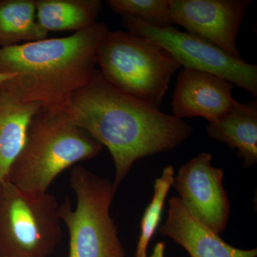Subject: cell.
Returning a JSON list of instances; mask_svg holds the SVG:
<instances>
[{"label":"cell","mask_w":257,"mask_h":257,"mask_svg":"<svg viewBox=\"0 0 257 257\" xmlns=\"http://www.w3.org/2000/svg\"><path fill=\"white\" fill-rule=\"evenodd\" d=\"M62 109L74 124L109 150L116 190L137 161L174 150L193 133L184 120L113 87L99 70Z\"/></svg>","instance_id":"cell-1"},{"label":"cell","mask_w":257,"mask_h":257,"mask_svg":"<svg viewBox=\"0 0 257 257\" xmlns=\"http://www.w3.org/2000/svg\"><path fill=\"white\" fill-rule=\"evenodd\" d=\"M109 31L96 23L69 36L0 47V72L16 77L2 84L26 102L62 109L97 69V55Z\"/></svg>","instance_id":"cell-2"},{"label":"cell","mask_w":257,"mask_h":257,"mask_svg":"<svg viewBox=\"0 0 257 257\" xmlns=\"http://www.w3.org/2000/svg\"><path fill=\"white\" fill-rule=\"evenodd\" d=\"M102 150L101 144L74 124L63 109L41 108L30 122L8 182L25 192L43 194L64 171L94 158Z\"/></svg>","instance_id":"cell-3"},{"label":"cell","mask_w":257,"mask_h":257,"mask_svg":"<svg viewBox=\"0 0 257 257\" xmlns=\"http://www.w3.org/2000/svg\"><path fill=\"white\" fill-rule=\"evenodd\" d=\"M97 64L111 85L160 109L173 74L181 67L168 51L146 37L130 32H108Z\"/></svg>","instance_id":"cell-4"},{"label":"cell","mask_w":257,"mask_h":257,"mask_svg":"<svg viewBox=\"0 0 257 257\" xmlns=\"http://www.w3.org/2000/svg\"><path fill=\"white\" fill-rule=\"evenodd\" d=\"M69 184L77 205L73 209L67 198L59 207L61 221L68 230V257L126 256L110 215L116 192L113 182L77 165L70 171Z\"/></svg>","instance_id":"cell-5"},{"label":"cell","mask_w":257,"mask_h":257,"mask_svg":"<svg viewBox=\"0 0 257 257\" xmlns=\"http://www.w3.org/2000/svg\"><path fill=\"white\" fill-rule=\"evenodd\" d=\"M60 204L47 192L32 194L10 182L0 187V257H49L60 243Z\"/></svg>","instance_id":"cell-6"},{"label":"cell","mask_w":257,"mask_h":257,"mask_svg":"<svg viewBox=\"0 0 257 257\" xmlns=\"http://www.w3.org/2000/svg\"><path fill=\"white\" fill-rule=\"evenodd\" d=\"M127 32L155 42L173 56L181 67L218 76L257 95V66L231 57L205 39L174 28H152L138 19L125 17Z\"/></svg>","instance_id":"cell-7"},{"label":"cell","mask_w":257,"mask_h":257,"mask_svg":"<svg viewBox=\"0 0 257 257\" xmlns=\"http://www.w3.org/2000/svg\"><path fill=\"white\" fill-rule=\"evenodd\" d=\"M212 155L202 152L179 169L173 186L180 200L200 224L220 234L226 228L230 203L223 187L224 172L212 167Z\"/></svg>","instance_id":"cell-8"},{"label":"cell","mask_w":257,"mask_h":257,"mask_svg":"<svg viewBox=\"0 0 257 257\" xmlns=\"http://www.w3.org/2000/svg\"><path fill=\"white\" fill-rule=\"evenodd\" d=\"M250 0H170L173 24L205 39L238 60L240 25Z\"/></svg>","instance_id":"cell-9"},{"label":"cell","mask_w":257,"mask_h":257,"mask_svg":"<svg viewBox=\"0 0 257 257\" xmlns=\"http://www.w3.org/2000/svg\"><path fill=\"white\" fill-rule=\"evenodd\" d=\"M234 84L214 74L184 68L177 77L172 101L173 116L203 117L209 123L220 119L234 106Z\"/></svg>","instance_id":"cell-10"},{"label":"cell","mask_w":257,"mask_h":257,"mask_svg":"<svg viewBox=\"0 0 257 257\" xmlns=\"http://www.w3.org/2000/svg\"><path fill=\"white\" fill-rule=\"evenodd\" d=\"M160 234L182 246L191 257H256V248L241 249L231 246L219 234L196 220L179 197L171 198L168 216Z\"/></svg>","instance_id":"cell-11"},{"label":"cell","mask_w":257,"mask_h":257,"mask_svg":"<svg viewBox=\"0 0 257 257\" xmlns=\"http://www.w3.org/2000/svg\"><path fill=\"white\" fill-rule=\"evenodd\" d=\"M0 85V187L8 182L10 169L21 153L29 126L41 109Z\"/></svg>","instance_id":"cell-12"},{"label":"cell","mask_w":257,"mask_h":257,"mask_svg":"<svg viewBox=\"0 0 257 257\" xmlns=\"http://www.w3.org/2000/svg\"><path fill=\"white\" fill-rule=\"evenodd\" d=\"M208 136L226 144L236 150V156L243 167H251L257 162V101L246 104L236 101L234 106L220 119L209 123Z\"/></svg>","instance_id":"cell-13"},{"label":"cell","mask_w":257,"mask_h":257,"mask_svg":"<svg viewBox=\"0 0 257 257\" xmlns=\"http://www.w3.org/2000/svg\"><path fill=\"white\" fill-rule=\"evenodd\" d=\"M103 5L101 0H36L37 23L47 34L78 32L96 23Z\"/></svg>","instance_id":"cell-14"},{"label":"cell","mask_w":257,"mask_h":257,"mask_svg":"<svg viewBox=\"0 0 257 257\" xmlns=\"http://www.w3.org/2000/svg\"><path fill=\"white\" fill-rule=\"evenodd\" d=\"M37 23L36 0H0V47L47 38Z\"/></svg>","instance_id":"cell-15"},{"label":"cell","mask_w":257,"mask_h":257,"mask_svg":"<svg viewBox=\"0 0 257 257\" xmlns=\"http://www.w3.org/2000/svg\"><path fill=\"white\" fill-rule=\"evenodd\" d=\"M175 179L172 166H167L162 175L156 179L155 192L150 204L147 206L141 221V231L135 257H147L149 243L154 236L161 220L166 198Z\"/></svg>","instance_id":"cell-16"},{"label":"cell","mask_w":257,"mask_h":257,"mask_svg":"<svg viewBox=\"0 0 257 257\" xmlns=\"http://www.w3.org/2000/svg\"><path fill=\"white\" fill-rule=\"evenodd\" d=\"M106 4L123 18L138 19L152 28L172 27L170 0H106Z\"/></svg>","instance_id":"cell-17"},{"label":"cell","mask_w":257,"mask_h":257,"mask_svg":"<svg viewBox=\"0 0 257 257\" xmlns=\"http://www.w3.org/2000/svg\"><path fill=\"white\" fill-rule=\"evenodd\" d=\"M165 243L160 241L155 245L152 253L150 257H165Z\"/></svg>","instance_id":"cell-18"},{"label":"cell","mask_w":257,"mask_h":257,"mask_svg":"<svg viewBox=\"0 0 257 257\" xmlns=\"http://www.w3.org/2000/svg\"><path fill=\"white\" fill-rule=\"evenodd\" d=\"M15 74L4 73V72H0V85L4 84V83L11 80L12 79L16 77Z\"/></svg>","instance_id":"cell-19"}]
</instances>
